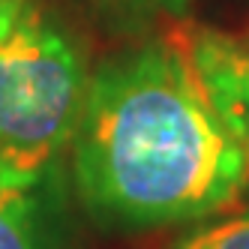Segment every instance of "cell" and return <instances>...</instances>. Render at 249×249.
I'll return each instance as SVG.
<instances>
[{"mask_svg":"<svg viewBox=\"0 0 249 249\" xmlns=\"http://www.w3.org/2000/svg\"><path fill=\"white\" fill-rule=\"evenodd\" d=\"M69 156L84 210L114 231L201 222L249 186L246 150L171 39H144L93 69Z\"/></svg>","mask_w":249,"mask_h":249,"instance_id":"obj_1","label":"cell"},{"mask_svg":"<svg viewBox=\"0 0 249 249\" xmlns=\"http://www.w3.org/2000/svg\"><path fill=\"white\" fill-rule=\"evenodd\" d=\"M87 81L78 42L39 6L0 39V177L33 180L63 165Z\"/></svg>","mask_w":249,"mask_h":249,"instance_id":"obj_2","label":"cell"},{"mask_svg":"<svg viewBox=\"0 0 249 249\" xmlns=\"http://www.w3.org/2000/svg\"><path fill=\"white\" fill-rule=\"evenodd\" d=\"M0 249H75L63 165L33 180L0 177Z\"/></svg>","mask_w":249,"mask_h":249,"instance_id":"obj_3","label":"cell"},{"mask_svg":"<svg viewBox=\"0 0 249 249\" xmlns=\"http://www.w3.org/2000/svg\"><path fill=\"white\" fill-rule=\"evenodd\" d=\"M186 51L213 108L249 156V51L216 30H198Z\"/></svg>","mask_w":249,"mask_h":249,"instance_id":"obj_4","label":"cell"},{"mask_svg":"<svg viewBox=\"0 0 249 249\" xmlns=\"http://www.w3.org/2000/svg\"><path fill=\"white\" fill-rule=\"evenodd\" d=\"M174 249H249V210L186 231Z\"/></svg>","mask_w":249,"mask_h":249,"instance_id":"obj_5","label":"cell"},{"mask_svg":"<svg viewBox=\"0 0 249 249\" xmlns=\"http://www.w3.org/2000/svg\"><path fill=\"white\" fill-rule=\"evenodd\" d=\"M33 6V0H0V39L18 27Z\"/></svg>","mask_w":249,"mask_h":249,"instance_id":"obj_6","label":"cell"},{"mask_svg":"<svg viewBox=\"0 0 249 249\" xmlns=\"http://www.w3.org/2000/svg\"><path fill=\"white\" fill-rule=\"evenodd\" d=\"M126 6H138V9H150V12H168V15H183L189 0H117Z\"/></svg>","mask_w":249,"mask_h":249,"instance_id":"obj_7","label":"cell"},{"mask_svg":"<svg viewBox=\"0 0 249 249\" xmlns=\"http://www.w3.org/2000/svg\"><path fill=\"white\" fill-rule=\"evenodd\" d=\"M243 48H246V51H249V36H246V39H243Z\"/></svg>","mask_w":249,"mask_h":249,"instance_id":"obj_8","label":"cell"}]
</instances>
